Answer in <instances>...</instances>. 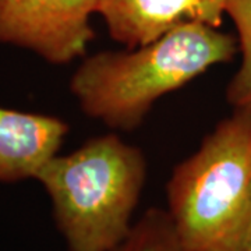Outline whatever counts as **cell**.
<instances>
[{"label":"cell","instance_id":"1","mask_svg":"<svg viewBox=\"0 0 251 251\" xmlns=\"http://www.w3.org/2000/svg\"><path fill=\"white\" fill-rule=\"evenodd\" d=\"M237 38L188 21L147 45L84 59L70 80L81 110L110 128L131 131L158 99L215 64L232 62Z\"/></svg>","mask_w":251,"mask_h":251},{"label":"cell","instance_id":"2","mask_svg":"<svg viewBox=\"0 0 251 251\" xmlns=\"http://www.w3.org/2000/svg\"><path fill=\"white\" fill-rule=\"evenodd\" d=\"M147 179L143 151L119 135L90 138L53 156L36 179L69 251H112L128 236Z\"/></svg>","mask_w":251,"mask_h":251},{"label":"cell","instance_id":"3","mask_svg":"<svg viewBox=\"0 0 251 251\" xmlns=\"http://www.w3.org/2000/svg\"><path fill=\"white\" fill-rule=\"evenodd\" d=\"M168 214L184 251H224L251 219V112L234 110L173 169Z\"/></svg>","mask_w":251,"mask_h":251},{"label":"cell","instance_id":"4","mask_svg":"<svg viewBox=\"0 0 251 251\" xmlns=\"http://www.w3.org/2000/svg\"><path fill=\"white\" fill-rule=\"evenodd\" d=\"M100 0H0V44L29 49L52 64L84 57Z\"/></svg>","mask_w":251,"mask_h":251},{"label":"cell","instance_id":"5","mask_svg":"<svg viewBox=\"0 0 251 251\" xmlns=\"http://www.w3.org/2000/svg\"><path fill=\"white\" fill-rule=\"evenodd\" d=\"M98 14L113 41L134 49L183 23L222 25L225 0H100Z\"/></svg>","mask_w":251,"mask_h":251},{"label":"cell","instance_id":"6","mask_svg":"<svg viewBox=\"0 0 251 251\" xmlns=\"http://www.w3.org/2000/svg\"><path fill=\"white\" fill-rule=\"evenodd\" d=\"M69 130L59 117L0 106V183L36 179Z\"/></svg>","mask_w":251,"mask_h":251},{"label":"cell","instance_id":"7","mask_svg":"<svg viewBox=\"0 0 251 251\" xmlns=\"http://www.w3.org/2000/svg\"><path fill=\"white\" fill-rule=\"evenodd\" d=\"M225 13L237 31L242 64L227 88L226 100L234 110L251 112V0H225Z\"/></svg>","mask_w":251,"mask_h":251},{"label":"cell","instance_id":"8","mask_svg":"<svg viewBox=\"0 0 251 251\" xmlns=\"http://www.w3.org/2000/svg\"><path fill=\"white\" fill-rule=\"evenodd\" d=\"M112 251H184L166 209L150 208Z\"/></svg>","mask_w":251,"mask_h":251},{"label":"cell","instance_id":"9","mask_svg":"<svg viewBox=\"0 0 251 251\" xmlns=\"http://www.w3.org/2000/svg\"><path fill=\"white\" fill-rule=\"evenodd\" d=\"M224 251H251V219L242 234Z\"/></svg>","mask_w":251,"mask_h":251}]
</instances>
